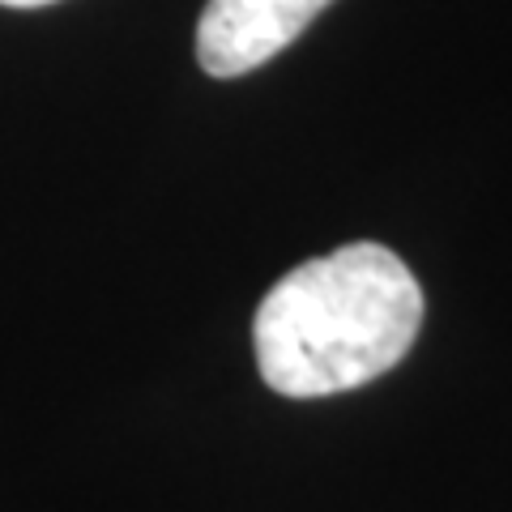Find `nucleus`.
Wrapping results in <instances>:
<instances>
[{
	"label": "nucleus",
	"instance_id": "nucleus-3",
	"mask_svg": "<svg viewBox=\"0 0 512 512\" xmlns=\"http://www.w3.org/2000/svg\"><path fill=\"white\" fill-rule=\"evenodd\" d=\"M5 9H43V5H52V0H0Z\"/></svg>",
	"mask_w": 512,
	"mask_h": 512
},
{
	"label": "nucleus",
	"instance_id": "nucleus-2",
	"mask_svg": "<svg viewBox=\"0 0 512 512\" xmlns=\"http://www.w3.org/2000/svg\"><path fill=\"white\" fill-rule=\"evenodd\" d=\"M333 0H210L197 22V60L210 77H244L291 47Z\"/></svg>",
	"mask_w": 512,
	"mask_h": 512
},
{
	"label": "nucleus",
	"instance_id": "nucleus-1",
	"mask_svg": "<svg viewBox=\"0 0 512 512\" xmlns=\"http://www.w3.org/2000/svg\"><path fill=\"white\" fill-rule=\"evenodd\" d=\"M423 325V291L393 248L359 239L291 269L261 299L252 346L282 397H329L393 372Z\"/></svg>",
	"mask_w": 512,
	"mask_h": 512
}]
</instances>
